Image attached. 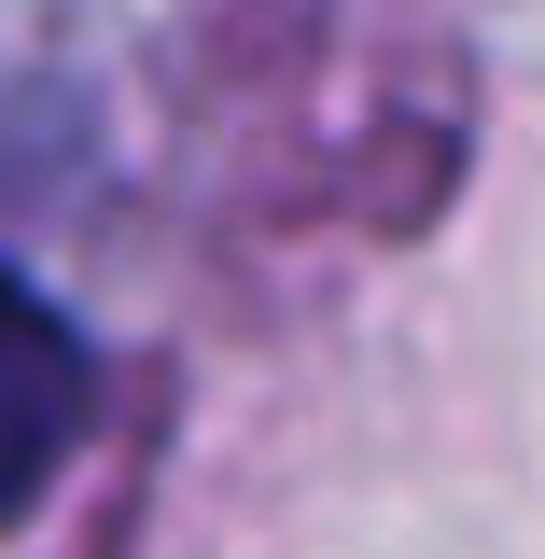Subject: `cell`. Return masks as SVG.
<instances>
[{
	"mask_svg": "<svg viewBox=\"0 0 545 559\" xmlns=\"http://www.w3.org/2000/svg\"><path fill=\"white\" fill-rule=\"evenodd\" d=\"M84 406H98L84 336H70L57 308L0 266V532H14V518L57 489V462L84 448Z\"/></svg>",
	"mask_w": 545,
	"mask_h": 559,
	"instance_id": "obj_1",
	"label": "cell"
}]
</instances>
